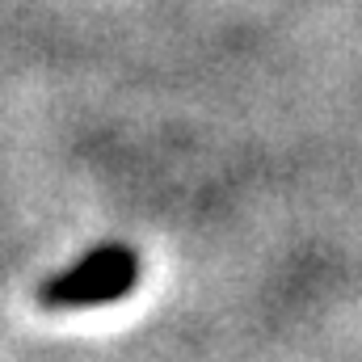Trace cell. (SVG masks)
<instances>
[{"instance_id": "6da1fadb", "label": "cell", "mask_w": 362, "mask_h": 362, "mask_svg": "<svg viewBox=\"0 0 362 362\" xmlns=\"http://www.w3.org/2000/svg\"><path fill=\"white\" fill-rule=\"evenodd\" d=\"M139 282V253L131 245H97L64 274L38 286L42 308H101L118 303Z\"/></svg>"}]
</instances>
